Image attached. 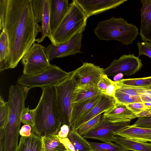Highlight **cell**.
<instances>
[{
    "label": "cell",
    "instance_id": "6da1fadb",
    "mask_svg": "<svg viewBox=\"0 0 151 151\" xmlns=\"http://www.w3.org/2000/svg\"><path fill=\"white\" fill-rule=\"evenodd\" d=\"M3 29L8 39L10 68H13L36 41L39 33H41L30 0H8Z\"/></svg>",
    "mask_w": 151,
    "mask_h": 151
},
{
    "label": "cell",
    "instance_id": "7a4b0ae2",
    "mask_svg": "<svg viewBox=\"0 0 151 151\" xmlns=\"http://www.w3.org/2000/svg\"><path fill=\"white\" fill-rule=\"evenodd\" d=\"M42 93L35 111L32 131L41 137L58 135L61 124L57 109L55 87L42 88Z\"/></svg>",
    "mask_w": 151,
    "mask_h": 151
},
{
    "label": "cell",
    "instance_id": "3957f363",
    "mask_svg": "<svg viewBox=\"0 0 151 151\" xmlns=\"http://www.w3.org/2000/svg\"><path fill=\"white\" fill-rule=\"evenodd\" d=\"M87 18L73 0L70 4L68 10L60 23L48 38L55 45L69 42L77 34L85 31Z\"/></svg>",
    "mask_w": 151,
    "mask_h": 151
},
{
    "label": "cell",
    "instance_id": "277c9868",
    "mask_svg": "<svg viewBox=\"0 0 151 151\" xmlns=\"http://www.w3.org/2000/svg\"><path fill=\"white\" fill-rule=\"evenodd\" d=\"M135 25L128 23L121 17H112L100 22L94 29L96 36L101 40H116L124 45L131 44L139 34Z\"/></svg>",
    "mask_w": 151,
    "mask_h": 151
},
{
    "label": "cell",
    "instance_id": "5b68a950",
    "mask_svg": "<svg viewBox=\"0 0 151 151\" xmlns=\"http://www.w3.org/2000/svg\"><path fill=\"white\" fill-rule=\"evenodd\" d=\"M56 92L57 110L61 124L70 125L73 108V92L76 86L73 71L62 81L54 86Z\"/></svg>",
    "mask_w": 151,
    "mask_h": 151
},
{
    "label": "cell",
    "instance_id": "8992f818",
    "mask_svg": "<svg viewBox=\"0 0 151 151\" xmlns=\"http://www.w3.org/2000/svg\"><path fill=\"white\" fill-rule=\"evenodd\" d=\"M59 67L51 64L48 68L38 73L31 75L23 74L17 80L20 85L31 88L54 86L66 78L70 74Z\"/></svg>",
    "mask_w": 151,
    "mask_h": 151
},
{
    "label": "cell",
    "instance_id": "52a82bcc",
    "mask_svg": "<svg viewBox=\"0 0 151 151\" xmlns=\"http://www.w3.org/2000/svg\"><path fill=\"white\" fill-rule=\"evenodd\" d=\"M45 47L34 43L22 58L23 74H34L49 68L51 64L45 52Z\"/></svg>",
    "mask_w": 151,
    "mask_h": 151
},
{
    "label": "cell",
    "instance_id": "ba28073f",
    "mask_svg": "<svg viewBox=\"0 0 151 151\" xmlns=\"http://www.w3.org/2000/svg\"><path fill=\"white\" fill-rule=\"evenodd\" d=\"M130 122H111L102 116L98 123L83 137L111 143L119 132L130 125Z\"/></svg>",
    "mask_w": 151,
    "mask_h": 151
},
{
    "label": "cell",
    "instance_id": "9c48e42d",
    "mask_svg": "<svg viewBox=\"0 0 151 151\" xmlns=\"http://www.w3.org/2000/svg\"><path fill=\"white\" fill-rule=\"evenodd\" d=\"M143 67L142 60L133 54L124 55L116 60L115 59L104 69L105 74L113 76L119 73L130 76L135 74Z\"/></svg>",
    "mask_w": 151,
    "mask_h": 151
},
{
    "label": "cell",
    "instance_id": "30bf717a",
    "mask_svg": "<svg viewBox=\"0 0 151 151\" xmlns=\"http://www.w3.org/2000/svg\"><path fill=\"white\" fill-rule=\"evenodd\" d=\"M104 69L93 63H83V65L73 71L76 83V88L86 86H97Z\"/></svg>",
    "mask_w": 151,
    "mask_h": 151
},
{
    "label": "cell",
    "instance_id": "8fae6325",
    "mask_svg": "<svg viewBox=\"0 0 151 151\" xmlns=\"http://www.w3.org/2000/svg\"><path fill=\"white\" fill-rule=\"evenodd\" d=\"M33 12L38 23L41 24V36L36 39L37 43L42 42L51 35L50 25L51 0H30Z\"/></svg>",
    "mask_w": 151,
    "mask_h": 151
},
{
    "label": "cell",
    "instance_id": "7c38bea8",
    "mask_svg": "<svg viewBox=\"0 0 151 151\" xmlns=\"http://www.w3.org/2000/svg\"><path fill=\"white\" fill-rule=\"evenodd\" d=\"M82 33L77 34L71 40L62 44L55 45L51 43L45 48V52L50 61L55 58H62L69 55L82 53Z\"/></svg>",
    "mask_w": 151,
    "mask_h": 151
},
{
    "label": "cell",
    "instance_id": "4fadbf2b",
    "mask_svg": "<svg viewBox=\"0 0 151 151\" xmlns=\"http://www.w3.org/2000/svg\"><path fill=\"white\" fill-rule=\"evenodd\" d=\"M88 18L116 8L127 0H74Z\"/></svg>",
    "mask_w": 151,
    "mask_h": 151
},
{
    "label": "cell",
    "instance_id": "5bb4252c",
    "mask_svg": "<svg viewBox=\"0 0 151 151\" xmlns=\"http://www.w3.org/2000/svg\"><path fill=\"white\" fill-rule=\"evenodd\" d=\"M116 104L114 97L102 93L99 99L95 106L70 127V130H76L81 125L114 107Z\"/></svg>",
    "mask_w": 151,
    "mask_h": 151
},
{
    "label": "cell",
    "instance_id": "9a60e30c",
    "mask_svg": "<svg viewBox=\"0 0 151 151\" xmlns=\"http://www.w3.org/2000/svg\"><path fill=\"white\" fill-rule=\"evenodd\" d=\"M141 25L139 35L144 41L151 42V0H141Z\"/></svg>",
    "mask_w": 151,
    "mask_h": 151
},
{
    "label": "cell",
    "instance_id": "2e32d148",
    "mask_svg": "<svg viewBox=\"0 0 151 151\" xmlns=\"http://www.w3.org/2000/svg\"><path fill=\"white\" fill-rule=\"evenodd\" d=\"M50 25L53 32L66 14L70 4L68 0H51Z\"/></svg>",
    "mask_w": 151,
    "mask_h": 151
},
{
    "label": "cell",
    "instance_id": "e0dca14e",
    "mask_svg": "<svg viewBox=\"0 0 151 151\" xmlns=\"http://www.w3.org/2000/svg\"><path fill=\"white\" fill-rule=\"evenodd\" d=\"M102 116L113 122L131 121L137 117L127 105L116 103L114 107L104 112Z\"/></svg>",
    "mask_w": 151,
    "mask_h": 151
},
{
    "label": "cell",
    "instance_id": "ac0fdd59",
    "mask_svg": "<svg viewBox=\"0 0 151 151\" xmlns=\"http://www.w3.org/2000/svg\"><path fill=\"white\" fill-rule=\"evenodd\" d=\"M117 135L136 141L151 142V129L130 125L119 132Z\"/></svg>",
    "mask_w": 151,
    "mask_h": 151
},
{
    "label": "cell",
    "instance_id": "d6986e66",
    "mask_svg": "<svg viewBox=\"0 0 151 151\" xmlns=\"http://www.w3.org/2000/svg\"><path fill=\"white\" fill-rule=\"evenodd\" d=\"M101 94L81 102L73 103L69 127L78 120L91 110L98 101Z\"/></svg>",
    "mask_w": 151,
    "mask_h": 151
},
{
    "label": "cell",
    "instance_id": "ffe728a7",
    "mask_svg": "<svg viewBox=\"0 0 151 151\" xmlns=\"http://www.w3.org/2000/svg\"><path fill=\"white\" fill-rule=\"evenodd\" d=\"M112 141L122 146L128 151H151V142L136 141L118 135L113 137Z\"/></svg>",
    "mask_w": 151,
    "mask_h": 151
},
{
    "label": "cell",
    "instance_id": "44dd1931",
    "mask_svg": "<svg viewBox=\"0 0 151 151\" xmlns=\"http://www.w3.org/2000/svg\"><path fill=\"white\" fill-rule=\"evenodd\" d=\"M42 150L41 137L33 131L30 136L21 137L17 151H42Z\"/></svg>",
    "mask_w": 151,
    "mask_h": 151
},
{
    "label": "cell",
    "instance_id": "7402d4cb",
    "mask_svg": "<svg viewBox=\"0 0 151 151\" xmlns=\"http://www.w3.org/2000/svg\"><path fill=\"white\" fill-rule=\"evenodd\" d=\"M97 87L88 86L76 88L73 94L72 103L81 102L101 94Z\"/></svg>",
    "mask_w": 151,
    "mask_h": 151
},
{
    "label": "cell",
    "instance_id": "603a6c76",
    "mask_svg": "<svg viewBox=\"0 0 151 151\" xmlns=\"http://www.w3.org/2000/svg\"><path fill=\"white\" fill-rule=\"evenodd\" d=\"M9 49L8 39L5 30L3 29L0 36V71L10 68L9 62Z\"/></svg>",
    "mask_w": 151,
    "mask_h": 151
},
{
    "label": "cell",
    "instance_id": "cb8c5ba5",
    "mask_svg": "<svg viewBox=\"0 0 151 151\" xmlns=\"http://www.w3.org/2000/svg\"><path fill=\"white\" fill-rule=\"evenodd\" d=\"M40 137L42 141V151H69L61 142L58 135Z\"/></svg>",
    "mask_w": 151,
    "mask_h": 151
},
{
    "label": "cell",
    "instance_id": "d4e9b609",
    "mask_svg": "<svg viewBox=\"0 0 151 151\" xmlns=\"http://www.w3.org/2000/svg\"><path fill=\"white\" fill-rule=\"evenodd\" d=\"M67 137L77 151H91L88 141L80 135L76 130H70Z\"/></svg>",
    "mask_w": 151,
    "mask_h": 151
},
{
    "label": "cell",
    "instance_id": "484cf974",
    "mask_svg": "<svg viewBox=\"0 0 151 151\" xmlns=\"http://www.w3.org/2000/svg\"><path fill=\"white\" fill-rule=\"evenodd\" d=\"M91 151H128L122 146L112 142L100 143L88 141Z\"/></svg>",
    "mask_w": 151,
    "mask_h": 151
},
{
    "label": "cell",
    "instance_id": "4316f807",
    "mask_svg": "<svg viewBox=\"0 0 151 151\" xmlns=\"http://www.w3.org/2000/svg\"><path fill=\"white\" fill-rule=\"evenodd\" d=\"M118 86L117 90L127 94L135 96H139L146 91L151 89V86H128L116 81Z\"/></svg>",
    "mask_w": 151,
    "mask_h": 151
},
{
    "label": "cell",
    "instance_id": "83f0119b",
    "mask_svg": "<svg viewBox=\"0 0 151 151\" xmlns=\"http://www.w3.org/2000/svg\"><path fill=\"white\" fill-rule=\"evenodd\" d=\"M113 97L116 103L126 105L135 102H142L139 96L130 95L117 89Z\"/></svg>",
    "mask_w": 151,
    "mask_h": 151
},
{
    "label": "cell",
    "instance_id": "f1b7e54d",
    "mask_svg": "<svg viewBox=\"0 0 151 151\" xmlns=\"http://www.w3.org/2000/svg\"><path fill=\"white\" fill-rule=\"evenodd\" d=\"M119 81L122 84L128 86H151V76L140 78L122 79Z\"/></svg>",
    "mask_w": 151,
    "mask_h": 151
},
{
    "label": "cell",
    "instance_id": "f546056e",
    "mask_svg": "<svg viewBox=\"0 0 151 151\" xmlns=\"http://www.w3.org/2000/svg\"><path fill=\"white\" fill-rule=\"evenodd\" d=\"M9 112L7 102L0 97V130L4 129L8 121Z\"/></svg>",
    "mask_w": 151,
    "mask_h": 151
},
{
    "label": "cell",
    "instance_id": "4dcf8cb0",
    "mask_svg": "<svg viewBox=\"0 0 151 151\" xmlns=\"http://www.w3.org/2000/svg\"><path fill=\"white\" fill-rule=\"evenodd\" d=\"M102 116L101 114L98 115L81 125L76 130L83 137L98 123Z\"/></svg>",
    "mask_w": 151,
    "mask_h": 151
},
{
    "label": "cell",
    "instance_id": "1f68e13d",
    "mask_svg": "<svg viewBox=\"0 0 151 151\" xmlns=\"http://www.w3.org/2000/svg\"><path fill=\"white\" fill-rule=\"evenodd\" d=\"M35 111L34 109H30L29 106L24 108L21 116V122L32 127L35 123Z\"/></svg>",
    "mask_w": 151,
    "mask_h": 151
},
{
    "label": "cell",
    "instance_id": "d6a6232c",
    "mask_svg": "<svg viewBox=\"0 0 151 151\" xmlns=\"http://www.w3.org/2000/svg\"><path fill=\"white\" fill-rule=\"evenodd\" d=\"M137 45L139 50L138 56L144 55L151 58V43L149 42H138Z\"/></svg>",
    "mask_w": 151,
    "mask_h": 151
},
{
    "label": "cell",
    "instance_id": "836d02e7",
    "mask_svg": "<svg viewBox=\"0 0 151 151\" xmlns=\"http://www.w3.org/2000/svg\"><path fill=\"white\" fill-rule=\"evenodd\" d=\"M8 0H0V29L4 28Z\"/></svg>",
    "mask_w": 151,
    "mask_h": 151
},
{
    "label": "cell",
    "instance_id": "e575fe53",
    "mask_svg": "<svg viewBox=\"0 0 151 151\" xmlns=\"http://www.w3.org/2000/svg\"><path fill=\"white\" fill-rule=\"evenodd\" d=\"M114 82L107 75L104 74L101 76L97 84V87L102 93H105L108 87Z\"/></svg>",
    "mask_w": 151,
    "mask_h": 151
},
{
    "label": "cell",
    "instance_id": "d590c367",
    "mask_svg": "<svg viewBox=\"0 0 151 151\" xmlns=\"http://www.w3.org/2000/svg\"><path fill=\"white\" fill-rule=\"evenodd\" d=\"M132 126L145 128L151 129V117H140Z\"/></svg>",
    "mask_w": 151,
    "mask_h": 151
},
{
    "label": "cell",
    "instance_id": "8d00e7d4",
    "mask_svg": "<svg viewBox=\"0 0 151 151\" xmlns=\"http://www.w3.org/2000/svg\"><path fill=\"white\" fill-rule=\"evenodd\" d=\"M127 106L136 114L143 111L147 110L143 102L134 103Z\"/></svg>",
    "mask_w": 151,
    "mask_h": 151
},
{
    "label": "cell",
    "instance_id": "74e56055",
    "mask_svg": "<svg viewBox=\"0 0 151 151\" xmlns=\"http://www.w3.org/2000/svg\"><path fill=\"white\" fill-rule=\"evenodd\" d=\"M69 131V126L66 124H63L60 127L58 136L60 138L67 137Z\"/></svg>",
    "mask_w": 151,
    "mask_h": 151
},
{
    "label": "cell",
    "instance_id": "f35d334b",
    "mask_svg": "<svg viewBox=\"0 0 151 151\" xmlns=\"http://www.w3.org/2000/svg\"><path fill=\"white\" fill-rule=\"evenodd\" d=\"M31 127L27 124L23 125L20 129L19 134L21 137H28L30 136L31 134Z\"/></svg>",
    "mask_w": 151,
    "mask_h": 151
},
{
    "label": "cell",
    "instance_id": "ab89813d",
    "mask_svg": "<svg viewBox=\"0 0 151 151\" xmlns=\"http://www.w3.org/2000/svg\"><path fill=\"white\" fill-rule=\"evenodd\" d=\"M118 88L116 81H114L107 88L105 94L106 95L114 97L115 92Z\"/></svg>",
    "mask_w": 151,
    "mask_h": 151
},
{
    "label": "cell",
    "instance_id": "60d3db41",
    "mask_svg": "<svg viewBox=\"0 0 151 151\" xmlns=\"http://www.w3.org/2000/svg\"><path fill=\"white\" fill-rule=\"evenodd\" d=\"M59 139L61 142L64 145L69 151H77L67 137L63 138H59Z\"/></svg>",
    "mask_w": 151,
    "mask_h": 151
},
{
    "label": "cell",
    "instance_id": "b9f144b4",
    "mask_svg": "<svg viewBox=\"0 0 151 151\" xmlns=\"http://www.w3.org/2000/svg\"><path fill=\"white\" fill-rule=\"evenodd\" d=\"M137 117H151V110L143 111L139 113L136 114Z\"/></svg>",
    "mask_w": 151,
    "mask_h": 151
},
{
    "label": "cell",
    "instance_id": "7bdbcfd3",
    "mask_svg": "<svg viewBox=\"0 0 151 151\" xmlns=\"http://www.w3.org/2000/svg\"><path fill=\"white\" fill-rule=\"evenodd\" d=\"M123 75L122 73H119L114 76V81H118L120 80L123 77Z\"/></svg>",
    "mask_w": 151,
    "mask_h": 151
}]
</instances>
